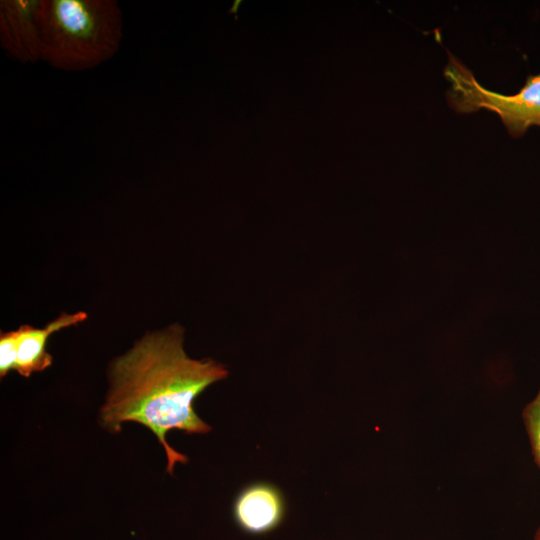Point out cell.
<instances>
[{"instance_id": "8", "label": "cell", "mask_w": 540, "mask_h": 540, "mask_svg": "<svg viewBox=\"0 0 540 540\" xmlns=\"http://www.w3.org/2000/svg\"><path fill=\"white\" fill-rule=\"evenodd\" d=\"M17 330L2 332L0 337V375L6 376L15 369L17 356Z\"/></svg>"}, {"instance_id": "5", "label": "cell", "mask_w": 540, "mask_h": 540, "mask_svg": "<svg viewBox=\"0 0 540 540\" xmlns=\"http://www.w3.org/2000/svg\"><path fill=\"white\" fill-rule=\"evenodd\" d=\"M285 502L275 486L259 482L247 486L236 498L233 515L238 526L251 534L272 531L282 522Z\"/></svg>"}, {"instance_id": "1", "label": "cell", "mask_w": 540, "mask_h": 540, "mask_svg": "<svg viewBox=\"0 0 540 540\" xmlns=\"http://www.w3.org/2000/svg\"><path fill=\"white\" fill-rule=\"evenodd\" d=\"M227 376L221 363L187 355L180 325L147 333L110 365L101 423L113 432H119L125 422L147 427L164 448L167 471L172 474L175 465L185 464L188 458L167 443L166 434L173 429L208 433L211 427L196 414L193 401Z\"/></svg>"}, {"instance_id": "2", "label": "cell", "mask_w": 540, "mask_h": 540, "mask_svg": "<svg viewBox=\"0 0 540 540\" xmlns=\"http://www.w3.org/2000/svg\"><path fill=\"white\" fill-rule=\"evenodd\" d=\"M41 60L82 71L113 57L122 38V16L113 0H41Z\"/></svg>"}, {"instance_id": "4", "label": "cell", "mask_w": 540, "mask_h": 540, "mask_svg": "<svg viewBox=\"0 0 540 540\" xmlns=\"http://www.w3.org/2000/svg\"><path fill=\"white\" fill-rule=\"evenodd\" d=\"M40 3L41 0L0 2L2 47L21 63H35L41 59Z\"/></svg>"}, {"instance_id": "6", "label": "cell", "mask_w": 540, "mask_h": 540, "mask_svg": "<svg viewBox=\"0 0 540 540\" xmlns=\"http://www.w3.org/2000/svg\"><path fill=\"white\" fill-rule=\"evenodd\" d=\"M87 318L83 311L62 313L43 328L22 325L17 329V356L15 369L20 375L29 377L34 372L48 368L53 361L46 350L51 334L69 326L77 325Z\"/></svg>"}, {"instance_id": "7", "label": "cell", "mask_w": 540, "mask_h": 540, "mask_svg": "<svg viewBox=\"0 0 540 540\" xmlns=\"http://www.w3.org/2000/svg\"><path fill=\"white\" fill-rule=\"evenodd\" d=\"M522 419L534 461L540 470V387L536 396L524 407Z\"/></svg>"}, {"instance_id": "9", "label": "cell", "mask_w": 540, "mask_h": 540, "mask_svg": "<svg viewBox=\"0 0 540 540\" xmlns=\"http://www.w3.org/2000/svg\"><path fill=\"white\" fill-rule=\"evenodd\" d=\"M533 540H540V527L537 529Z\"/></svg>"}, {"instance_id": "3", "label": "cell", "mask_w": 540, "mask_h": 540, "mask_svg": "<svg viewBox=\"0 0 540 540\" xmlns=\"http://www.w3.org/2000/svg\"><path fill=\"white\" fill-rule=\"evenodd\" d=\"M444 76L451 87L450 107L459 113L486 109L498 114L508 133L519 138L530 127L540 126V73L529 75L515 94L505 95L483 87L473 73L450 53Z\"/></svg>"}]
</instances>
